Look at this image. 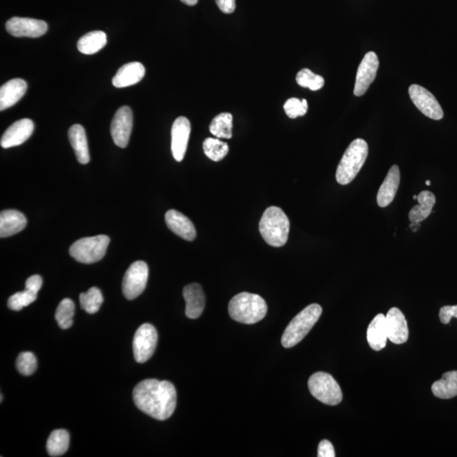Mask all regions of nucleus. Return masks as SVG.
<instances>
[{
  "instance_id": "1",
  "label": "nucleus",
  "mask_w": 457,
  "mask_h": 457,
  "mask_svg": "<svg viewBox=\"0 0 457 457\" xmlns=\"http://www.w3.org/2000/svg\"><path fill=\"white\" fill-rule=\"evenodd\" d=\"M137 408L148 416L164 421L172 416L176 407V388L169 381L145 380L133 390Z\"/></svg>"
},
{
  "instance_id": "2",
  "label": "nucleus",
  "mask_w": 457,
  "mask_h": 457,
  "mask_svg": "<svg viewBox=\"0 0 457 457\" xmlns=\"http://www.w3.org/2000/svg\"><path fill=\"white\" fill-rule=\"evenodd\" d=\"M267 311V303L257 294L242 292L236 295L228 303V314L231 318L245 325H253L261 321Z\"/></svg>"
},
{
  "instance_id": "3",
  "label": "nucleus",
  "mask_w": 457,
  "mask_h": 457,
  "mask_svg": "<svg viewBox=\"0 0 457 457\" xmlns=\"http://www.w3.org/2000/svg\"><path fill=\"white\" fill-rule=\"evenodd\" d=\"M259 231L269 246L283 247L288 243L290 232L288 215L280 207H268L260 219Z\"/></svg>"
},
{
  "instance_id": "4",
  "label": "nucleus",
  "mask_w": 457,
  "mask_h": 457,
  "mask_svg": "<svg viewBox=\"0 0 457 457\" xmlns=\"http://www.w3.org/2000/svg\"><path fill=\"white\" fill-rule=\"evenodd\" d=\"M368 155V145L357 139L349 145L336 170V181L340 185L350 184L359 173Z\"/></svg>"
},
{
  "instance_id": "5",
  "label": "nucleus",
  "mask_w": 457,
  "mask_h": 457,
  "mask_svg": "<svg viewBox=\"0 0 457 457\" xmlns=\"http://www.w3.org/2000/svg\"><path fill=\"white\" fill-rule=\"evenodd\" d=\"M322 307L318 304H311L305 307L286 327L281 338V344L285 348H290L301 342L305 336L318 321L322 314Z\"/></svg>"
},
{
  "instance_id": "6",
  "label": "nucleus",
  "mask_w": 457,
  "mask_h": 457,
  "mask_svg": "<svg viewBox=\"0 0 457 457\" xmlns=\"http://www.w3.org/2000/svg\"><path fill=\"white\" fill-rule=\"evenodd\" d=\"M110 243L109 236L99 235L77 240L70 248V255L79 263L90 264L101 261Z\"/></svg>"
},
{
  "instance_id": "7",
  "label": "nucleus",
  "mask_w": 457,
  "mask_h": 457,
  "mask_svg": "<svg viewBox=\"0 0 457 457\" xmlns=\"http://www.w3.org/2000/svg\"><path fill=\"white\" fill-rule=\"evenodd\" d=\"M309 389L313 397L323 404L336 406L342 401V392L329 373L318 372L309 378Z\"/></svg>"
},
{
  "instance_id": "8",
  "label": "nucleus",
  "mask_w": 457,
  "mask_h": 457,
  "mask_svg": "<svg viewBox=\"0 0 457 457\" xmlns=\"http://www.w3.org/2000/svg\"><path fill=\"white\" fill-rule=\"evenodd\" d=\"M148 279V264L143 261L133 263L124 273L122 292L128 300L139 297L144 292Z\"/></svg>"
},
{
  "instance_id": "9",
  "label": "nucleus",
  "mask_w": 457,
  "mask_h": 457,
  "mask_svg": "<svg viewBox=\"0 0 457 457\" xmlns=\"http://www.w3.org/2000/svg\"><path fill=\"white\" fill-rule=\"evenodd\" d=\"M157 332L150 323H144L137 329L133 340V353L137 363H144L151 359L156 350Z\"/></svg>"
},
{
  "instance_id": "10",
  "label": "nucleus",
  "mask_w": 457,
  "mask_h": 457,
  "mask_svg": "<svg viewBox=\"0 0 457 457\" xmlns=\"http://www.w3.org/2000/svg\"><path fill=\"white\" fill-rule=\"evenodd\" d=\"M411 101L423 115L430 119L439 120L444 117V112L437 99L425 87L413 84L409 87Z\"/></svg>"
},
{
  "instance_id": "11",
  "label": "nucleus",
  "mask_w": 457,
  "mask_h": 457,
  "mask_svg": "<svg viewBox=\"0 0 457 457\" xmlns=\"http://www.w3.org/2000/svg\"><path fill=\"white\" fill-rule=\"evenodd\" d=\"M133 115L130 107L123 106L116 112L111 123V136L116 146L127 147L132 131Z\"/></svg>"
},
{
  "instance_id": "12",
  "label": "nucleus",
  "mask_w": 457,
  "mask_h": 457,
  "mask_svg": "<svg viewBox=\"0 0 457 457\" xmlns=\"http://www.w3.org/2000/svg\"><path fill=\"white\" fill-rule=\"evenodd\" d=\"M380 61L375 52L366 53L361 60L359 70H357L354 94L357 97L363 96L375 81Z\"/></svg>"
},
{
  "instance_id": "13",
  "label": "nucleus",
  "mask_w": 457,
  "mask_h": 457,
  "mask_svg": "<svg viewBox=\"0 0 457 457\" xmlns=\"http://www.w3.org/2000/svg\"><path fill=\"white\" fill-rule=\"evenodd\" d=\"M6 31L16 37H39L48 31V25L44 20L32 18H13L6 24Z\"/></svg>"
},
{
  "instance_id": "14",
  "label": "nucleus",
  "mask_w": 457,
  "mask_h": 457,
  "mask_svg": "<svg viewBox=\"0 0 457 457\" xmlns=\"http://www.w3.org/2000/svg\"><path fill=\"white\" fill-rule=\"evenodd\" d=\"M191 133V123L186 117L177 118L172 129V150L174 160L181 162L184 159L188 149Z\"/></svg>"
},
{
  "instance_id": "15",
  "label": "nucleus",
  "mask_w": 457,
  "mask_h": 457,
  "mask_svg": "<svg viewBox=\"0 0 457 457\" xmlns=\"http://www.w3.org/2000/svg\"><path fill=\"white\" fill-rule=\"evenodd\" d=\"M34 124L30 119H22L12 124L4 133L0 144L4 148H10L24 143L32 135Z\"/></svg>"
},
{
  "instance_id": "16",
  "label": "nucleus",
  "mask_w": 457,
  "mask_h": 457,
  "mask_svg": "<svg viewBox=\"0 0 457 457\" xmlns=\"http://www.w3.org/2000/svg\"><path fill=\"white\" fill-rule=\"evenodd\" d=\"M385 320L388 340L397 345L406 343L408 340L409 331L402 311L397 307H392L385 316Z\"/></svg>"
},
{
  "instance_id": "17",
  "label": "nucleus",
  "mask_w": 457,
  "mask_h": 457,
  "mask_svg": "<svg viewBox=\"0 0 457 457\" xmlns=\"http://www.w3.org/2000/svg\"><path fill=\"white\" fill-rule=\"evenodd\" d=\"M165 222L169 230L182 239L192 242L196 238L197 231L194 224L181 212L169 210L165 214Z\"/></svg>"
},
{
  "instance_id": "18",
  "label": "nucleus",
  "mask_w": 457,
  "mask_h": 457,
  "mask_svg": "<svg viewBox=\"0 0 457 457\" xmlns=\"http://www.w3.org/2000/svg\"><path fill=\"white\" fill-rule=\"evenodd\" d=\"M183 297L186 301V317L191 319L200 317L205 307V294L202 286L197 283L185 286Z\"/></svg>"
},
{
  "instance_id": "19",
  "label": "nucleus",
  "mask_w": 457,
  "mask_h": 457,
  "mask_svg": "<svg viewBox=\"0 0 457 457\" xmlns=\"http://www.w3.org/2000/svg\"><path fill=\"white\" fill-rule=\"evenodd\" d=\"M27 89V82L15 78L7 82L0 89V110L4 111L20 101Z\"/></svg>"
},
{
  "instance_id": "20",
  "label": "nucleus",
  "mask_w": 457,
  "mask_h": 457,
  "mask_svg": "<svg viewBox=\"0 0 457 457\" xmlns=\"http://www.w3.org/2000/svg\"><path fill=\"white\" fill-rule=\"evenodd\" d=\"M400 169L397 165H393L390 169L383 184L381 185L377 195V203L380 207H387L396 197L399 185H400Z\"/></svg>"
},
{
  "instance_id": "21",
  "label": "nucleus",
  "mask_w": 457,
  "mask_h": 457,
  "mask_svg": "<svg viewBox=\"0 0 457 457\" xmlns=\"http://www.w3.org/2000/svg\"><path fill=\"white\" fill-rule=\"evenodd\" d=\"M146 73L143 64L139 62H131L124 65L118 70L117 73L112 80L113 85L118 89L136 84L143 80Z\"/></svg>"
},
{
  "instance_id": "22",
  "label": "nucleus",
  "mask_w": 457,
  "mask_h": 457,
  "mask_svg": "<svg viewBox=\"0 0 457 457\" xmlns=\"http://www.w3.org/2000/svg\"><path fill=\"white\" fill-rule=\"evenodd\" d=\"M27 220L20 211L9 210H4L0 214V238H6L26 228Z\"/></svg>"
},
{
  "instance_id": "23",
  "label": "nucleus",
  "mask_w": 457,
  "mask_h": 457,
  "mask_svg": "<svg viewBox=\"0 0 457 457\" xmlns=\"http://www.w3.org/2000/svg\"><path fill=\"white\" fill-rule=\"evenodd\" d=\"M367 340L369 346L376 352L381 351L386 346L388 335L386 329V320L384 314L376 316L368 328Z\"/></svg>"
},
{
  "instance_id": "24",
  "label": "nucleus",
  "mask_w": 457,
  "mask_h": 457,
  "mask_svg": "<svg viewBox=\"0 0 457 457\" xmlns=\"http://www.w3.org/2000/svg\"><path fill=\"white\" fill-rule=\"evenodd\" d=\"M68 136L79 163L89 164L90 155L85 129L81 124H74L70 128Z\"/></svg>"
},
{
  "instance_id": "25",
  "label": "nucleus",
  "mask_w": 457,
  "mask_h": 457,
  "mask_svg": "<svg viewBox=\"0 0 457 457\" xmlns=\"http://www.w3.org/2000/svg\"><path fill=\"white\" fill-rule=\"evenodd\" d=\"M418 205L414 206L409 213L411 222L420 223L426 219L430 214L435 205V196L429 191H423L418 195Z\"/></svg>"
},
{
  "instance_id": "26",
  "label": "nucleus",
  "mask_w": 457,
  "mask_h": 457,
  "mask_svg": "<svg viewBox=\"0 0 457 457\" xmlns=\"http://www.w3.org/2000/svg\"><path fill=\"white\" fill-rule=\"evenodd\" d=\"M432 392L440 399H451L457 396V371L444 373L442 379L432 385Z\"/></svg>"
},
{
  "instance_id": "27",
  "label": "nucleus",
  "mask_w": 457,
  "mask_h": 457,
  "mask_svg": "<svg viewBox=\"0 0 457 457\" xmlns=\"http://www.w3.org/2000/svg\"><path fill=\"white\" fill-rule=\"evenodd\" d=\"M107 44L106 33L94 31L86 33L77 43L78 51L84 55H94L105 47Z\"/></svg>"
},
{
  "instance_id": "28",
  "label": "nucleus",
  "mask_w": 457,
  "mask_h": 457,
  "mask_svg": "<svg viewBox=\"0 0 457 457\" xmlns=\"http://www.w3.org/2000/svg\"><path fill=\"white\" fill-rule=\"evenodd\" d=\"M70 446V435L65 430L53 431L48 439L47 451L51 456L64 455Z\"/></svg>"
},
{
  "instance_id": "29",
  "label": "nucleus",
  "mask_w": 457,
  "mask_h": 457,
  "mask_svg": "<svg viewBox=\"0 0 457 457\" xmlns=\"http://www.w3.org/2000/svg\"><path fill=\"white\" fill-rule=\"evenodd\" d=\"M233 116L230 113H221L216 116L210 124V131L217 139H230L232 137Z\"/></svg>"
},
{
  "instance_id": "30",
  "label": "nucleus",
  "mask_w": 457,
  "mask_h": 457,
  "mask_svg": "<svg viewBox=\"0 0 457 457\" xmlns=\"http://www.w3.org/2000/svg\"><path fill=\"white\" fill-rule=\"evenodd\" d=\"M103 302V294L97 288H91L86 292L80 295L82 309L87 314H96L101 309Z\"/></svg>"
},
{
  "instance_id": "31",
  "label": "nucleus",
  "mask_w": 457,
  "mask_h": 457,
  "mask_svg": "<svg viewBox=\"0 0 457 457\" xmlns=\"http://www.w3.org/2000/svg\"><path fill=\"white\" fill-rule=\"evenodd\" d=\"M75 304L69 298H65L58 306L56 319L62 330H67L73 325Z\"/></svg>"
},
{
  "instance_id": "32",
  "label": "nucleus",
  "mask_w": 457,
  "mask_h": 457,
  "mask_svg": "<svg viewBox=\"0 0 457 457\" xmlns=\"http://www.w3.org/2000/svg\"><path fill=\"white\" fill-rule=\"evenodd\" d=\"M202 148L205 155L214 162L222 160L228 153V146L226 143L222 142L218 139H212V137L205 139L202 143Z\"/></svg>"
},
{
  "instance_id": "33",
  "label": "nucleus",
  "mask_w": 457,
  "mask_h": 457,
  "mask_svg": "<svg viewBox=\"0 0 457 457\" xmlns=\"http://www.w3.org/2000/svg\"><path fill=\"white\" fill-rule=\"evenodd\" d=\"M297 82L299 86L311 91H318L325 85V79L311 72L309 69H302L297 74Z\"/></svg>"
},
{
  "instance_id": "34",
  "label": "nucleus",
  "mask_w": 457,
  "mask_h": 457,
  "mask_svg": "<svg viewBox=\"0 0 457 457\" xmlns=\"http://www.w3.org/2000/svg\"><path fill=\"white\" fill-rule=\"evenodd\" d=\"M37 293L26 289L24 292L12 295L9 300H8V307L11 310L20 311L23 307L31 305L32 302L37 300Z\"/></svg>"
},
{
  "instance_id": "35",
  "label": "nucleus",
  "mask_w": 457,
  "mask_h": 457,
  "mask_svg": "<svg viewBox=\"0 0 457 457\" xmlns=\"http://www.w3.org/2000/svg\"><path fill=\"white\" fill-rule=\"evenodd\" d=\"M37 361L34 354L30 352L20 353L16 360V368L22 375H32L37 371Z\"/></svg>"
},
{
  "instance_id": "36",
  "label": "nucleus",
  "mask_w": 457,
  "mask_h": 457,
  "mask_svg": "<svg viewBox=\"0 0 457 457\" xmlns=\"http://www.w3.org/2000/svg\"><path fill=\"white\" fill-rule=\"evenodd\" d=\"M309 109V105L306 99H301L292 98L288 99L284 105L285 114L288 115L290 119H296L300 116L305 115Z\"/></svg>"
},
{
  "instance_id": "37",
  "label": "nucleus",
  "mask_w": 457,
  "mask_h": 457,
  "mask_svg": "<svg viewBox=\"0 0 457 457\" xmlns=\"http://www.w3.org/2000/svg\"><path fill=\"white\" fill-rule=\"evenodd\" d=\"M457 318V305L444 306L439 310V318L444 325H448L451 318Z\"/></svg>"
},
{
  "instance_id": "38",
  "label": "nucleus",
  "mask_w": 457,
  "mask_h": 457,
  "mask_svg": "<svg viewBox=\"0 0 457 457\" xmlns=\"http://www.w3.org/2000/svg\"><path fill=\"white\" fill-rule=\"evenodd\" d=\"M318 457H335V452L333 444L329 440L323 439L318 444Z\"/></svg>"
},
{
  "instance_id": "39",
  "label": "nucleus",
  "mask_w": 457,
  "mask_h": 457,
  "mask_svg": "<svg viewBox=\"0 0 457 457\" xmlns=\"http://www.w3.org/2000/svg\"><path fill=\"white\" fill-rule=\"evenodd\" d=\"M43 285V279L40 276H32L29 277L26 281V289L32 290V292L35 293H39V290Z\"/></svg>"
},
{
  "instance_id": "40",
  "label": "nucleus",
  "mask_w": 457,
  "mask_h": 457,
  "mask_svg": "<svg viewBox=\"0 0 457 457\" xmlns=\"http://www.w3.org/2000/svg\"><path fill=\"white\" fill-rule=\"evenodd\" d=\"M219 10L226 14H231L236 10V0H215Z\"/></svg>"
},
{
  "instance_id": "41",
  "label": "nucleus",
  "mask_w": 457,
  "mask_h": 457,
  "mask_svg": "<svg viewBox=\"0 0 457 457\" xmlns=\"http://www.w3.org/2000/svg\"><path fill=\"white\" fill-rule=\"evenodd\" d=\"M181 1L186 4V5L193 6L197 5L198 0H181Z\"/></svg>"
},
{
  "instance_id": "42",
  "label": "nucleus",
  "mask_w": 457,
  "mask_h": 457,
  "mask_svg": "<svg viewBox=\"0 0 457 457\" xmlns=\"http://www.w3.org/2000/svg\"><path fill=\"white\" fill-rule=\"evenodd\" d=\"M413 199L414 200H418V195H414Z\"/></svg>"
},
{
  "instance_id": "43",
  "label": "nucleus",
  "mask_w": 457,
  "mask_h": 457,
  "mask_svg": "<svg viewBox=\"0 0 457 457\" xmlns=\"http://www.w3.org/2000/svg\"><path fill=\"white\" fill-rule=\"evenodd\" d=\"M430 184H431L430 181H426V185L427 186H430Z\"/></svg>"
}]
</instances>
